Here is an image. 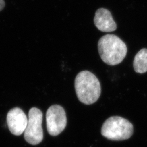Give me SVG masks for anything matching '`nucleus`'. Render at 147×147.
<instances>
[{
	"label": "nucleus",
	"instance_id": "nucleus-1",
	"mask_svg": "<svg viewBox=\"0 0 147 147\" xmlns=\"http://www.w3.org/2000/svg\"><path fill=\"white\" fill-rule=\"evenodd\" d=\"M75 89L79 101L86 105L96 102L101 90L99 80L94 74L87 70L82 71L76 75Z\"/></svg>",
	"mask_w": 147,
	"mask_h": 147
},
{
	"label": "nucleus",
	"instance_id": "nucleus-2",
	"mask_svg": "<svg viewBox=\"0 0 147 147\" xmlns=\"http://www.w3.org/2000/svg\"><path fill=\"white\" fill-rule=\"evenodd\" d=\"M100 58L109 65L119 64L126 57L127 48L125 43L115 34H106L98 42Z\"/></svg>",
	"mask_w": 147,
	"mask_h": 147
},
{
	"label": "nucleus",
	"instance_id": "nucleus-3",
	"mask_svg": "<svg viewBox=\"0 0 147 147\" xmlns=\"http://www.w3.org/2000/svg\"><path fill=\"white\" fill-rule=\"evenodd\" d=\"M101 135L112 141L130 138L134 133L131 123L120 116H112L106 119L101 127Z\"/></svg>",
	"mask_w": 147,
	"mask_h": 147
},
{
	"label": "nucleus",
	"instance_id": "nucleus-4",
	"mask_svg": "<svg viewBox=\"0 0 147 147\" xmlns=\"http://www.w3.org/2000/svg\"><path fill=\"white\" fill-rule=\"evenodd\" d=\"M42 112L37 107H32L29 111L26 128L24 131V138L32 145H37L43 140Z\"/></svg>",
	"mask_w": 147,
	"mask_h": 147
},
{
	"label": "nucleus",
	"instance_id": "nucleus-5",
	"mask_svg": "<svg viewBox=\"0 0 147 147\" xmlns=\"http://www.w3.org/2000/svg\"><path fill=\"white\" fill-rule=\"evenodd\" d=\"M46 120L47 131L53 136H57L63 131L67 123L65 110L59 105H52L48 109Z\"/></svg>",
	"mask_w": 147,
	"mask_h": 147
},
{
	"label": "nucleus",
	"instance_id": "nucleus-6",
	"mask_svg": "<svg viewBox=\"0 0 147 147\" xmlns=\"http://www.w3.org/2000/svg\"><path fill=\"white\" fill-rule=\"evenodd\" d=\"M7 123L8 129L12 134L21 135L26 128L28 118L24 112L19 107H14L8 112Z\"/></svg>",
	"mask_w": 147,
	"mask_h": 147
},
{
	"label": "nucleus",
	"instance_id": "nucleus-7",
	"mask_svg": "<svg viewBox=\"0 0 147 147\" xmlns=\"http://www.w3.org/2000/svg\"><path fill=\"white\" fill-rule=\"evenodd\" d=\"M94 22L96 28L103 32L115 31L117 28L110 11L104 8H99L96 11Z\"/></svg>",
	"mask_w": 147,
	"mask_h": 147
},
{
	"label": "nucleus",
	"instance_id": "nucleus-8",
	"mask_svg": "<svg viewBox=\"0 0 147 147\" xmlns=\"http://www.w3.org/2000/svg\"><path fill=\"white\" fill-rule=\"evenodd\" d=\"M133 66L137 73L147 72V49H142L137 53L134 59Z\"/></svg>",
	"mask_w": 147,
	"mask_h": 147
},
{
	"label": "nucleus",
	"instance_id": "nucleus-9",
	"mask_svg": "<svg viewBox=\"0 0 147 147\" xmlns=\"http://www.w3.org/2000/svg\"><path fill=\"white\" fill-rule=\"evenodd\" d=\"M5 7V2L4 0H0V11H2Z\"/></svg>",
	"mask_w": 147,
	"mask_h": 147
}]
</instances>
